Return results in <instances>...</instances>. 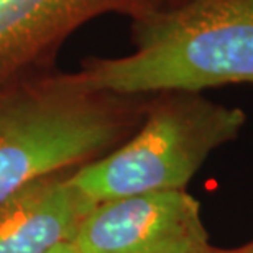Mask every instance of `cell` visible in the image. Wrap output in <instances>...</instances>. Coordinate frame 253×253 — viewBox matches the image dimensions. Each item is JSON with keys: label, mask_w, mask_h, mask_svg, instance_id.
Segmentation results:
<instances>
[{"label": "cell", "mask_w": 253, "mask_h": 253, "mask_svg": "<svg viewBox=\"0 0 253 253\" xmlns=\"http://www.w3.org/2000/svg\"><path fill=\"white\" fill-rule=\"evenodd\" d=\"M133 51L89 58V87L117 95L253 84V0H184L133 18Z\"/></svg>", "instance_id": "obj_1"}, {"label": "cell", "mask_w": 253, "mask_h": 253, "mask_svg": "<svg viewBox=\"0 0 253 253\" xmlns=\"http://www.w3.org/2000/svg\"><path fill=\"white\" fill-rule=\"evenodd\" d=\"M204 253H217V247H214V245H211L209 249H207Z\"/></svg>", "instance_id": "obj_9"}, {"label": "cell", "mask_w": 253, "mask_h": 253, "mask_svg": "<svg viewBox=\"0 0 253 253\" xmlns=\"http://www.w3.org/2000/svg\"><path fill=\"white\" fill-rule=\"evenodd\" d=\"M69 173L35 179L0 202V253H48L73 242L95 206Z\"/></svg>", "instance_id": "obj_6"}, {"label": "cell", "mask_w": 253, "mask_h": 253, "mask_svg": "<svg viewBox=\"0 0 253 253\" xmlns=\"http://www.w3.org/2000/svg\"><path fill=\"white\" fill-rule=\"evenodd\" d=\"M150 95L89 87L78 73H40L0 95V202L43 176L102 158L141 125Z\"/></svg>", "instance_id": "obj_2"}, {"label": "cell", "mask_w": 253, "mask_h": 253, "mask_svg": "<svg viewBox=\"0 0 253 253\" xmlns=\"http://www.w3.org/2000/svg\"><path fill=\"white\" fill-rule=\"evenodd\" d=\"M48 253H76V250H74V247H73V242H68V244L59 245L54 250L48 252Z\"/></svg>", "instance_id": "obj_8"}, {"label": "cell", "mask_w": 253, "mask_h": 253, "mask_svg": "<svg viewBox=\"0 0 253 253\" xmlns=\"http://www.w3.org/2000/svg\"><path fill=\"white\" fill-rule=\"evenodd\" d=\"M247 115L194 92L150 95L143 122L102 158L73 169L85 199L102 202L145 192L186 189L217 148L239 138Z\"/></svg>", "instance_id": "obj_3"}, {"label": "cell", "mask_w": 253, "mask_h": 253, "mask_svg": "<svg viewBox=\"0 0 253 253\" xmlns=\"http://www.w3.org/2000/svg\"><path fill=\"white\" fill-rule=\"evenodd\" d=\"M217 253H253V240L239 249H217Z\"/></svg>", "instance_id": "obj_7"}, {"label": "cell", "mask_w": 253, "mask_h": 253, "mask_svg": "<svg viewBox=\"0 0 253 253\" xmlns=\"http://www.w3.org/2000/svg\"><path fill=\"white\" fill-rule=\"evenodd\" d=\"M76 253H204L201 202L186 189L145 192L95 206L73 239Z\"/></svg>", "instance_id": "obj_4"}, {"label": "cell", "mask_w": 253, "mask_h": 253, "mask_svg": "<svg viewBox=\"0 0 253 253\" xmlns=\"http://www.w3.org/2000/svg\"><path fill=\"white\" fill-rule=\"evenodd\" d=\"M179 2H184V0H169V3H168V7H169V5H174V3H179Z\"/></svg>", "instance_id": "obj_10"}, {"label": "cell", "mask_w": 253, "mask_h": 253, "mask_svg": "<svg viewBox=\"0 0 253 253\" xmlns=\"http://www.w3.org/2000/svg\"><path fill=\"white\" fill-rule=\"evenodd\" d=\"M169 0H0V95L44 73L56 49L85 22L105 13L133 18Z\"/></svg>", "instance_id": "obj_5"}]
</instances>
